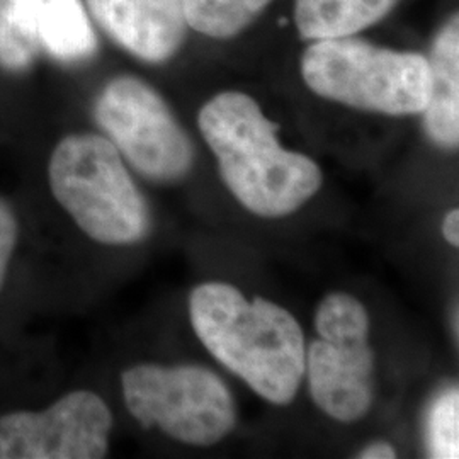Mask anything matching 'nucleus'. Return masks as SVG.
<instances>
[{
  "mask_svg": "<svg viewBox=\"0 0 459 459\" xmlns=\"http://www.w3.org/2000/svg\"><path fill=\"white\" fill-rule=\"evenodd\" d=\"M41 53L30 0H0V66L26 72Z\"/></svg>",
  "mask_w": 459,
  "mask_h": 459,
  "instance_id": "14",
  "label": "nucleus"
},
{
  "mask_svg": "<svg viewBox=\"0 0 459 459\" xmlns=\"http://www.w3.org/2000/svg\"><path fill=\"white\" fill-rule=\"evenodd\" d=\"M49 189L87 237L130 246L147 237V203L117 148L102 134H68L48 162Z\"/></svg>",
  "mask_w": 459,
  "mask_h": 459,
  "instance_id": "3",
  "label": "nucleus"
},
{
  "mask_svg": "<svg viewBox=\"0 0 459 459\" xmlns=\"http://www.w3.org/2000/svg\"><path fill=\"white\" fill-rule=\"evenodd\" d=\"M444 238L453 247L459 246V212L451 210L443 221Z\"/></svg>",
  "mask_w": 459,
  "mask_h": 459,
  "instance_id": "18",
  "label": "nucleus"
},
{
  "mask_svg": "<svg viewBox=\"0 0 459 459\" xmlns=\"http://www.w3.org/2000/svg\"><path fill=\"white\" fill-rule=\"evenodd\" d=\"M273 0H182L187 28L227 39L244 31Z\"/></svg>",
  "mask_w": 459,
  "mask_h": 459,
  "instance_id": "13",
  "label": "nucleus"
},
{
  "mask_svg": "<svg viewBox=\"0 0 459 459\" xmlns=\"http://www.w3.org/2000/svg\"><path fill=\"white\" fill-rule=\"evenodd\" d=\"M113 415L92 392H72L47 411L0 417V459H99L109 449Z\"/></svg>",
  "mask_w": 459,
  "mask_h": 459,
  "instance_id": "8",
  "label": "nucleus"
},
{
  "mask_svg": "<svg viewBox=\"0 0 459 459\" xmlns=\"http://www.w3.org/2000/svg\"><path fill=\"white\" fill-rule=\"evenodd\" d=\"M301 75L316 96L368 113L420 115L430 96L424 55L351 36L315 41L301 56Z\"/></svg>",
  "mask_w": 459,
  "mask_h": 459,
  "instance_id": "4",
  "label": "nucleus"
},
{
  "mask_svg": "<svg viewBox=\"0 0 459 459\" xmlns=\"http://www.w3.org/2000/svg\"><path fill=\"white\" fill-rule=\"evenodd\" d=\"M41 51L75 65L98 53V34L83 0H30Z\"/></svg>",
  "mask_w": 459,
  "mask_h": 459,
  "instance_id": "11",
  "label": "nucleus"
},
{
  "mask_svg": "<svg viewBox=\"0 0 459 459\" xmlns=\"http://www.w3.org/2000/svg\"><path fill=\"white\" fill-rule=\"evenodd\" d=\"M359 458L361 459H394L396 458V451H394V446L388 443L369 444L368 447H364L361 453H359Z\"/></svg>",
  "mask_w": 459,
  "mask_h": 459,
  "instance_id": "17",
  "label": "nucleus"
},
{
  "mask_svg": "<svg viewBox=\"0 0 459 459\" xmlns=\"http://www.w3.org/2000/svg\"><path fill=\"white\" fill-rule=\"evenodd\" d=\"M197 125L213 150L221 179L250 213L282 218L320 191V167L281 147L278 125L265 117L255 99L221 92L203 106Z\"/></svg>",
  "mask_w": 459,
  "mask_h": 459,
  "instance_id": "2",
  "label": "nucleus"
},
{
  "mask_svg": "<svg viewBox=\"0 0 459 459\" xmlns=\"http://www.w3.org/2000/svg\"><path fill=\"white\" fill-rule=\"evenodd\" d=\"M430 96L426 130L444 148L459 143V17L453 16L434 39L430 49Z\"/></svg>",
  "mask_w": 459,
  "mask_h": 459,
  "instance_id": "10",
  "label": "nucleus"
},
{
  "mask_svg": "<svg viewBox=\"0 0 459 459\" xmlns=\"http://www.w3.org/2000/svg\"><path fill=\"white\" fill-rule=\"evenodd\" d=\"M315 328L318 339L305 359L313 402L339 422H358L373 405L369 315L354 296L330 293L316 308Z\"/></svg>",
  "mask_w": 459,
  "mask_h": 459,
  "instance_id": "6",
  "label": "nucleus"
},
{
  "mask_svg": "<svg viewBox=\"0 0 459 459\" xmlns=\"http://www.w3.org/2000/svg\"><path fill=\"white\" fill-rule=\"evenodd\" d=\"M19 225L13 208L0 199V290L9 271V264L16 250Z\"/></svg>",
  "mask_w": 459,
  "mask_h": 459,
  "instance_id": "16",
  "label": "nucleus"
},
{
  "mask_svg": "<svg viewBox=\"0 0 459 459\" xmlns=\"http://www.w3.org/2000/svg\"><path fill=\"white\" fill-rule=\"evenodd\" d=\"M458 390H447L434 402L427 419V439L434 458H458Z\"/></svg>",
  "mask_w": 459,
  "mask_h": 459,
  "instance_id": "15",
  "label": "nucleus"
},
{
  "mask_svg": "<svg viewBox=\"0 0 459 459\" xmlns=\"http://www.w3.org/2000/svg\"><path fill=\"white\" fill-rule=\"evenodd\" d=\"M197 339L231 373L271 403L293 402L305 377V335L288 310L247 299L225 282L199 284L189 298Z\"/></svg>",
  "mask_w": 459,
  "mask_h": 459,
  "instance_id": "1",
  "label": "nucleus"
},
{
  "mask_svg": "<svg viewBox=\"0 0 459 459\" xmlns=\"http://www.w3.org/2000/svg\"><path fill=\"white\" fill-rule=\"evenodd\" d=\"M94 117L121 157L150 181H179L191 170L195 150L187 133L145 81H109L96 99Z\"/></svg>",
  "mask_w": 459,
  "mask_h": 459,
  "instance_id": "7",
  "label": "nucleus"
},
{
  "mask_svg": "<svg viewBox=\"0 0 459 459\" xmlns=\"http://www.w3.org/2000/svg\"><path fill=\"white\" fill-rule=\"evenodd\" d=\"M400 0H296L298 33L305 39H332L359 33L388 16Z\"/></svg>",
  "mask_w": 459,
  "mask_h": 459,
  "instance_id": "12",
  "label": "nucleus"
},
{
  "mask_svg": "<svg viewBox=\"0 0 459 459\" xmlns=\"http://www.w3.org/2000/svg\"><path fill=\"white\" fill-rule=\"evenodd\" d=\"M85 5L104 33L143 62L162 64L186 39L182 0H85Z\"/></svg>",
  "mask_w": 459,
  "mask_h": 459,
  "instance_id": "9",
  "label": "nucleus"
},
{
  "mask_svg": "<svg viewBox=\"0 0 459 459\" xmlns=\"http://www.w3.org/2000/svg\"><path fill=\"white\" fill-rule=\"evenodd\" d=\"M121 383L133 417L179 443L212 446L237 424L227 385L206 368L138 364L123 373Z\"/></svg>",
  "mask_w": 459,
  "mask_h": 459,
  "instance_id": "5",
  "label": "nucleus"
}]
</instances>
